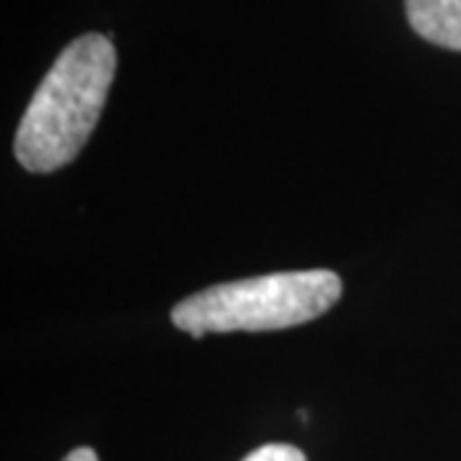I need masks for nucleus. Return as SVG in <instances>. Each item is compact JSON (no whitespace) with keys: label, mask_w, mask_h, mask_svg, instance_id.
Segmentation results:
<instances>
[{"label":"nucleus","mask_w":461,"mask_h":461,"mask_svg":"<svg viewBox=\"0 0 461 461\" xmlns=\"http://www.w3.org/2000/svg\"><path fill=\"white\" fill-rule=\"evenodd\" d=\"M405 14L418 36L461 51V0H405Z\"/></svg>","instance_id":"obj_3"},{"label":"nucleus","mask_w":461,"mask_h":461,"mask_svg":"<svg viewBox=\"0 0 461 461\" xmlns=\"http://www.w3.org/2000/svg\"><path fill=\"white\" fill-rule=\"evenodd\" d=\"M339 297L341 277L330 269L277 272L223 282L185 297L172 308V323L195 339L233 330H280L321 318Z\"/></svg>","instance_id":"obj_2"},{"label":"nucleus","mask_w":461,"mask_h":461,"mask_svg":"<svg viewBox=\"0 0 461 461\" xmlns=\"http://www.w3.org/2000/svg\"><path fill=\"white\" fill-rule=\"evenodd\" d=\"M244 461H305V454L290 444H267L251 451Z\"/></svg>","instance_id":"obj_4"},{"label":"nucleus","mask_w":461,"mask_h":461,"mask_svg":"<svg viewBox=\"0 0 461 461\" xmlns=\"http://www.w3.org/2000/svg\"><path fill=\"white\" fill-rule=\"evenodd\" d=\"M65 461H98V456H95L93 448H75V451L67 454Z\"/></svg>","instance_id":"obj_5"},{"label":"nucleus","mask_w":461,"mask_h":461,"mask_svg":"<svg viewBox=\"0 0 461 461\" xmlns=\"http://www.w3.org/2000/svg\"><path fill=\"white\" fill-rule=\"evenodd\" d=\"M115 75V47L103 33L67 44L36 87L14 141L23 169L47 175L69 165L95 131Z\"/></svg>","instance_id":"obj_1"}]
</instances>
